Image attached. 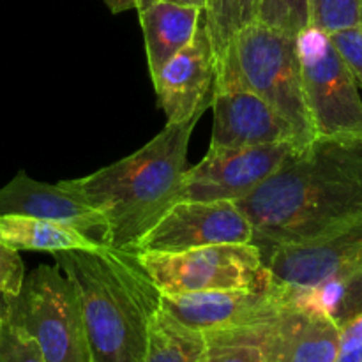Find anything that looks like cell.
<instances>
[{
  "instance_id": "6da1fadb",
  "label": "cell",
  "mask_w": 362,
  "mask_h": 362,
  "mask_svg": "<svg viewBox=\"0 0 362 362\" xmlns=\"http://www.w3.org/2000/svg\"><path fill=\"white\" fill-rule=\"evenodd\" d=\"M265 258L279 246L322 239L362 218V140L315 138L286 156L237 202Z\"/></svg>"
},
{
  "instance_id": "7a4b0ae2",
  "label": "cell",
  "mask_w": 362,
  "mask_h": 362,
  "mask_svg": "<svg viewBox=\"0 0 362 362\" xmlns=\"http://www.w3.org/2000/svg\"><path fill=\"white\" fill-rule=\"evenodd\" d=\"M57 267L80 303L90 362H144L148 327L161 293L134 255L101 243L60 251Z\"/></svg>"
},
{
  "instance_id": "3957f363",
  "label": "cell",
  "mask_w": 362,
  "mask_h": 362,
  "mask_svg": "<svg viewBox=\"0 0 362 362\" xmlns=\"http://www.w3.org/2000/svg\"><path fill=\"white\" fill-rule=\"evenodd\" d=\"M198 120L168 122L133 154L87 177L59 182L101 212L105 244L127 251L175 204Z\"/></svg>"
},
{
  "instance_id": "277c9868",
  "label": "cell",
  "mask_w": 362,
  "mask_h": 362,
  "mask_svg": "<svg viewBox=\"0 0 362 362\" xmlns=\"http://www.w3.org/2000/svg\"><path fill=\"white\" fill-rule=\"evenodd\" d=\"M244 87L293 127L300 147L315 140L304 101L297 35L251 21L233 37L216 71L214 88Z\"/></svg>"
},
{
  "instance_id": "5b68a950",
  "label": "cell",
  "mask_w": 362,
  "mask_h": 362,
  "mask_svg": "<svg viewBox=\"0 0 362 362\" xmlns=\"http://www.w3.org/2000/svg\"><path fill=\"white\" fill-rule=\"evenodd\" d=\"M7 320L35 341L45 362H90L80 303L57 265L25 276L16 297H7Z\"/></svg>"
},
{
  "instance_id": "8992f818",
  "label": "cell",
  "mask_w": 362,
  "mask_h": 362,
  "mask_svg": "<svg viewBox=\"0 0 362 362\" xmlns=\"http://www.w3.org/2000/svg\"><path fill=\"white\" fill-rule=\"evenodd\" d=\"M297 53L315 138L362 140L359 85L331 35L308 25L297 34Z\"/></svg>"
},
{
  "instance_id": "52a82bcc",
  "label": "cell",
  "mask_w": 362,
  "mask_h": 362,
  "mask_svg": "<svg viewBox=\"0 0 362 362\" xmlns=\"http://www.w3.org/2000/svg\"><path fill=\"white\" fill-rule=\"evenodd\" d=\"M161 296L250 288L269 271L255 244H216L177 253H133Z\"/></svg>"
},
{
  "instance_id": "ba28073f",
  "label": "cell",
  "mask_w": 362,
  "mask_h": 362,
  "mask_svg": "<svg viewBox=\"0 0 362 362\" xmlns=\"http://www.w3.org/2000/svg\"><path fill=\"white\" fill-rule=\"evenodd\" d=\"M255 232L237 202H175L127 251L177 253L216 244H253Z\"/></svg>"
},
{
  "instance_id": "9c48e42d",
  "label": "cell",
  "mask_w": 362,
  "mask_h": 362,
  "mask_svg": "<svg viewBox=\"0 0 362 362\" xmlns=\"http://www.w3.org/2000/svg\"><path fill=\"white\" fill-rule=\"evenodd\" d=\"M297 148L293 141L240 148H209L194 166H187L177 202H239L253 193Z\"/></svg>"
},
{
  "instance_id": "30bf717a",
  "label": "cell",
  "mask_w": 362,
  "mask_h": 362,
  "mask_svg": "<svg viewBox=\"0 0 362 362\" xmlns=\"http://www.w3.org/2000/svg\"><path fill=\"white\" fill-rule=\"evenodd\" d=\"M159 306L187 327L212 332L272 322L285 310V297L269 276L250 288L161 296Z\"/></svg>"
},
{
  "instance_id": "8fae6325",
  "label": "cell",
  "mask_w": 362,
  "mask_h": 362,
  "mask_svg": "<svg viewBox=\"0 0 362 362\" xmlns=\"http://www.w3.org/2000/svg\"><path fill=\"white\" fill-rule=\"evenodd\" d=\"M265 267L285 288H308L362 271V218L322 239L276 247Z\"/></svg>"
},
{
  "instance_id": "7c38bea8",
  "label": "cell",
  "mask_w": 362,
  "mask_h": 362,
  "mask_svg": "<svg viewBox=\"0 0 362 362\" xmlns=\"http://www.w3.org/2000/svg\"><path fill=\"white\" fill-rule=\"evenodd\" d=\"M214 81V53L202 16L193 39L152 78L166 120L175 124L204 115L212 105Z\"/></svg>"
},
{
  "instance_id": "4fadbf2b",
  "label": "cell",
  "mask_w": 362,
  "mask_h": 362,
  "mask_svg": "<svg viewBox=\"0 0 362 362\" xmlns=\"http://www.w3.org/2000/svg\"><path fill=\"white\" fill-rule=\"evenodd\" d=\"M214 126L209 148H240L293 141V127L271 105L244 87L214 88Z\"/></svg>"
},
{
  "instance_id": "5bb4252c",
  "label": "cell",
  "mask_w": 362,
  "mask_h": 362,
  "mask_svg": "<svg viewBox=\"0 0 362 362\" xmlns=\"http://www.w3.org/2000/svg\"><path fill=\"white\" fill-rule=\"evenodd\" d=\"M0 216H27L62 223L90 239L105 243L106 221L101 212L60 184H46L18 172L0 189Z\"/></svg>"
},
{
  "instance_id": "9a60e30c",
  "label": "cell",
  "mask_w": 362,
  "mask_h": 362,
  "mask_svg": "<svg viewBox=\"0 0 362 362\" xmlns=\"http://www.w3.org/2000/svg\"><path fill=\"white\" fill-rule=\"evenodd\" d=\"M339 327L317 311L285 308L271 324L265 362H334Z\"/></svg>"
},
{
  "instance_id": "2e32d148",
  "label": "cell",
  "mask_w": 362,
  "mask_h": 362,
  "mask_svg": "<svg viewBox=\"0 0 362 362\" xmlns=\"http://www.w3.org/2000/svg\"><path fill=\"white\" fill-rule=\"evenodd\" d=\"M151 78L193 39L202 20V7L182 6L170 0H145L138 7Z\"/></svg>"
},
{
  "instance_id": "e0dca14e",
  "label": "cell",
  "mask_w": 362,
  "mask_h": 362,
  "mask_svg": "<svg viewBox=\"0 0 362 362\" xmlns=\"http://www.w3.org/2000/svg\"><path fill=\"white\" fill-rule=\"evenodd\" d=\"M278 285V283H276ZM285 308L317 311L339 329L362 315V271L327 279L308 288H285Z\"/></svg>"
},
{
  "instance_id": "ac0fdd59",
  "label": "cell",
  "mask_w": 362,
  "mask_h": 362,
  "mask_svg": "<svg viewBox=\"0 0 362 362\" xmlns=\"http://www.w3.org/2000/svg\"><path fill=\"white\" fill-rule=\"evenodd\" d=\"M0 239L16 251L52 255L60 251L94 250L101 244L73 226L27 216H0Z\"/></svg>"
},
{
  "instance_id": "d6986e66",
  "label": "cell",
  "mask_w": 362,
  "mask_h": 362,
  "mask_svg": "<svg viewBox=\"0 0 362 362\" xmlns=\"http://www.w3.org/2000/svg\"><path fill=\"white\" fill-rule=\"evenodd\" d=\"M205 334L180 324L161 306L148 327L144 362H202Z\"/></svg>"
},
{
  "instance_id": "ffe728a7",
  "label": "cell",
  "mask_w": 362,
  "mask_h": 362,
  "mask_svg": "<svg viewBox=\"0 0 362 362\" xmlns=\"http://www.w3.org/2000/svg\"><path fill=\"white\" fill-rule=\"evenodd\" d=\"M202 16L218 71L233 37L257 18V0H205Z\"/></svg>"
},
{
  "instance_id": "44dd1931",
  "label": "cell",
  "mask_w": 362,
  "mask_h": 362,
  "mask_svg": "<svg viewBox=\"0 0 362 362\" xmlns=\"http://www.w3.org/2000/svg\"><path fill=\"white\" fill-rule=\"evenodd\" d=\"M272 322L204 332L207 345L202 362H265V346Z\"/></svg>"
},
{
  "instance_id": "7402d4cb",
  "label": "cell",
  "mask_w": 362,
  "mask_h": 362,
  "mask_svg": "<svg viewBox=\"0 0 362 362\" xmlns=\"http://www.w3.org/2000/svg\"><path fill=\"white\" fill-rule=\"evenodd\" d=\"M255 20L297 35L310 25L308 0H257Z\"/></svg>"
},
{
  "instance_id": "603a6c76",
  "label": "cell",
  "mask_w": 362,
  "mask_h": 362,
  "mask_svg": "<svg viewBox=\"0 0 362 362\" xmlns=\"http://www.w3.org/2000/svg\"><path fill=\"white\" fill-rule=\"evenodd\" d=\"M310 25L334 34L359 25L357 0H308Z\"/></svg>"
},
{
  "instance_id": "cb8c5ba5",
  "label": "cell",
  "mask_w": 362,
  "mask_h": 362,
  "mask_svg": "<svg viewBox=\"0 0 362 362\" xmlns=\"http://www.w3.org/2000/svg\"><path fill=\"white\" fill-rule=\"evenodd\" d=\"M0 362H45V359L34 339L6 318L0 334Z\"/></svg>"
},
{
  "instance_id": "d4e9b609",
  "label": "cell",
  "mask_w": 362,
  "mask_h": 362,
  "mask_svg": "<svg viewBox=\"0 0 362 362\" xmlns=\"http://www.w3.org/2000/svg\"><path fill=\"white\" fill-rule=\"evenodd\" d=\"M329 35H331L334 48L345 60L352 76L356 78L357 85L362 88V25H356V27L338 30Z\"/></svg>"
},
{
  "instance_id": "484cf974",
  "label": "cell",
  "mask_w": 362,
  "mask_h": 362,
  "mask_svg": "<svg viewBox=\"0 0 362 362\" xmlns=\"http://www.w3.org/2000/svg\"><path fill=\"white\" fill-rule=\"evenodd\" d=\"M25 279V265L16 250L0 239V293L16 297Z\"/></svg>"
},
{
  "instance_id": "4316f807",
  "label": "cell",
  "mask_w": 362,
  "mask_h": 362,
  "mask_svg": "<svg viewBox=\"0 0 362 362\" xmlns=\"http://www.w3.org/2000/svg\"><path fill=\"white\" fill-rule=\"evenodd\" d=\"M334 362H362V315L339 329V350Z\"/></svg>"
},
{
  "instance_id": "83f0119b",
  "label": "cell",
  "mask_w": 362,
  "mask_h": 362,
  "mask_svg": "<svg viewBox=\"0 0 362 362\" xmlns=\"http://www.w3.org/2000/svg\"><path fill=\"white\" fill-rule=\"evenodd\" d=\"M144 2L145 0H105V4L113 14L124 13V11L129 9H138Z\"/></svg>"
},
{
  "instance_id": "f1b7e54d",
  "label": "cell",
  "mask_w": 362,
  "mask_h": 362,
  "mask_svg": "<svg viewBox=\"0 0 362 362\" xmlns=\"http://www.w3.org/2000/svg\"><path fill=\"white\" fill-rule=\"evenodd\" d=\"M7 318V297L0 293V334H2V327L6 324Z\"/></svg>"
},
{
  "instance_id": "f546056e",
  "label": "cell",
  "mask_w": 362,
  "mask_h": 362,
  "mask_svg": "<svg viewBox=\"0 0 362 362\" xmlns=\"http://www.w3.org/2000/svg\"><path fill=\"white\" fill-rule=\"evenodd\" d=\"M170 2L182 4V6H194V7H202V9H204L205 0H170Z\"/></svg>"
},
{
  "instance_id": "4dcf8cb0",
  "label": "cell",
  "mask_w": 362,
  "mask_h": 362,
  "mask_svg": "<svg viewBox=\"0 0 362 362\" xmlns=\"http://www.w3.org/2000/svg\"><path fill=\"white\" fill-rule=\"evenodd\" d=\"M357 7H359V25H362V0H357Z\"/></svg>"
}]
</instances>
